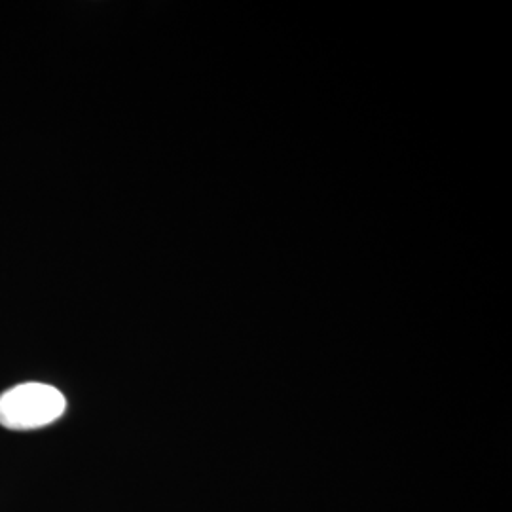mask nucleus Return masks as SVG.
I'll list each match as a JSON object with an SVG mask.
<instances>
[{
  "mask_svg": "<svg viewBox=\"0 0 512 512\" xmlns=\"http://www.w3.org/2000/svg\"><path fill=\"white\" fill-rule=\"evenodd\" d=\"M67 401L52 385L19 384L0 395V425L12 431L46 427L63 416Z\"/></svg>",
  "mask_w": 512,
  "mask_h": 512,
  "instance_id": "obj_1",
  "label": "nucleus"
}]
</instances>
